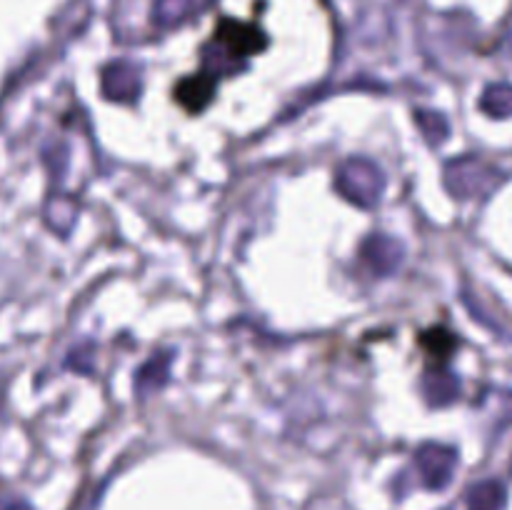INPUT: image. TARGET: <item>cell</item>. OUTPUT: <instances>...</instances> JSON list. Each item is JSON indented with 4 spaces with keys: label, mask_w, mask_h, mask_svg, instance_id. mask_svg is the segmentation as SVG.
Instances as JSON below:
<instances>
[{
    "label": "cell",
    "mask_w": 512,
    "mask_h": 510,
    "mask_svg": "<svg viewBox=\"0 0 512 510\" xmlns=\"http://www.w3.org/2000/svg\"><path fill=\"white\" fill-rule=\"evenodd\" d=\"M505 503V493L498 483H483L470 495V510H500Z\"/></svg>",
    "instance_id": "cell-1"
},
{
    "label": "cell",
    "mask_w": 512,
    "mask_h": 510,
    "mask_svg": "<svg viewBox=\"0 0 512 510\" xmlns=\"http://www.w3.org/2000/svg\"><path fill=\"white\" fill-rule=\"evenodd\" d=\"M483 105L490 110V113L498 115V118H503V115L512 113V88H508V85H498V88H490L488 98H485Z\"/></svg>",
    "instance_id": "cell-2"
}]
</instances>
